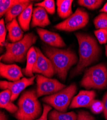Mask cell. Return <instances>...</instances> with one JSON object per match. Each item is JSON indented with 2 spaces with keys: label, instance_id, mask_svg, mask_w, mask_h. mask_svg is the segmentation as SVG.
<instances>
[{
  "label": "cell",
  "instance_id": "obj_28",
  "mask_svg": "<svg viewBox=\"0 0 107 120\" xmlns=\"http://www.w3.org/2000/svg\"><path fill=\"white\" fill-rule=\"evenodd\" d=\"M6 35V29L5 26L4 21L3 18L0 21V44L1 46L4 45Z\"/></svg>",
  "mask_w": 107,
  "mask_h": 120
},
{
  "label": "cell",
  "instance_id": "obj_5",
  "mask_svg": "<svg viewBox=\"0 0 107 120\" xmlns=\"http://www.w3.org/2000/svg\"><path fill=\"white\" fill-rule=\"evenodd\" d=\"M80 85L87 90L91 88L104 89L107 88V66L100 64L87 69L80 82Z\"/></svg>",
  "mask_w": 107,
  "mask_h": 120
},
{
  "label": "cell",
  "instance_id": "obj_16",
  "mask_svg": "<svg viewBox=\"0 0 107 120\" xmlns=\"http://www.w3.org/2000/svg\"><path fill=\"white\" fill-rule=\"evenodd\" d=\"M12 94L9 89H5L0 93V107L5 109L11 113H15L18 107L13 103L11 99Z\"/></svg>",
  "mask_w": 107,
  "mask_h": 120
},
{
  "label": "cell",
  "instance_id": "obj_20",
  "mask_svg": "<svg viewBox=\"0 0 107 120\" xmlns=\"http://www.w3.org/2000/svg\"><path fill=\"white\" fill-rule=\"evenodd\" d=\"M73 0H57V13L61 18L67 19L73 14Z\"/></svg>",
  "mask_w": 107,
  "mask_h": 120
},
{
  "label": "cell",
  "instance_id": "obj_26",
  "mask_svg": "<svg viewBox=\"0 0 107 120\" xmlns=\"http://www.w3.org/2000/svg\"><path fill=\"white\" fill-rule=\"evenodd\" d=\"M95 35L100 44H106L107 42V31L105 29H98L94 31Z\"/></svg>",
  "mask_w": 107,
  "mask_h": 120
},
{
  "label": "cell",
  "instance_id": "obj_18",
  "mask_svg": "<svg viewBox=\"0 0 107 120\" xmlns=\"http://www.w3.org/2000/svg\"><path fill=\"white\" fill-rule=\"evenodd\" d=\"M33 4L31 3L18 16V20L21 28L25 31L30 29V22L33 14Z\"/></svg>",
  "mask_w": 107,
  "mask_h": 120
},
{
  "label": "cell",
  "instance_id": "obj_10",
  "mask_svg": "<svg viewBox=\"0 0 107 120\" xmlns=\"http://www.w3.org/2000/svg\"><path fill=\"white\" fill-rule=\"evenodd\" d=\"M37 53V60L33 69V73H38L51 78L55 73L54 69L51 60L48 58L37 47H35Z\"/></svg>",
  "mask_w": 107,
  "mask_h": 120
},
{
  "label": "cell",
  "instance_id": "obj_22",
  "mask_svg": "<svg viewBox=\"0 0 107 120\" xmlns=\"http://www.w3.org/2000/svg\"><path fill=\"white\" fill-rule=\"evenodd\" d=\"M25 0H1L0 1V16L2 17L14 5L23 3Z\"/></svg>",
  "mask_w": 107,
  "mask_h": 120
},
{
  "label": "cell",
  "instance_id": "obj_2",
  "mask_svg": "<svg viewBox=\"0 0 107 120\" xmlns=\"http://www.w3.org/2000/svg\"><path fill=\"white\" fill-rule=\"evenodd\" d=\"M43 49L45 56L53 64L55 74L65 81L70 68L78 62L77 55L71 49H60L45 46Z\"/></svg>",
  "mask_w": 107,
  "mask_h": 120
},
{
  "label": "cell",
  "instance_id": "obj_33",
  "mask_svg": "<svg viewBox=\"0 0 107 120\" xmlns=\"http://www.w3.org/2000/svg\"><path fill=\"white\" fill-rule=\"evenodd\" d=\"M100 12L105 13L107 14V2L104 4L103 8L101 9H100Z\"/></svg>",
  "mask_w": 107,
  "mask_h": 120
},
{
  "label": "cell",
  "instance_id": "obj_7",
  "mask_svg": "<svg viewBox=\"0 0 107 120\" xmlns=\"http://www.w3.org/2000/svg\"><path fill=\"white\" fill-rule=\"evenodd\" d=\"M89 22V14L83 9L78 8L70 16L56 25L54 27L59 30L72 32L84 27Z\"/></svg>",
  "mask_w": 107,
  "mask_h": 120
},
{
  "label": "cell",
  "instance_id": "obj_6",
  "mask_svg": "<svg viewBox=\"0 0 107 120\" xmlns=\"http://www.w3.org/2000/svg\"><path fill=\"white\" fill-rule=\"evenodd\" d=\"M77 91V86L73 83L53 94L42 98L43 102L60 112H65Z\"/></svg>",
  "mask_w": 107,
  "mask_h": 120
},
{
  "label": "cell",
  "instance_id": "obj_9",
  "mask_svg": "<svg viewBox=\"0 0 107 120\" xmlns=\"http://www.w3.org/2000/svg\"><path fill=\"white\" fill-rule=\"evenodd\" d=\"M35 78V76H33L30 78L23 77L15 82L1 81L0 87L2 89H9L10 90L12 94V101H14L26 87L34 84Z\"/></svg>",
  "mask_w": 107,
  "mask_h": 120
},
{
  "label": "cell",
  "instance_id": "obj_12",
  "mask_svg": "<svg viewBox=\"0 0 107 120\" xmlns=\"http://www.w3.org/2000/svg\"><path fill=\"white\" fill-rule=\"evenodd\" d=\"M37 32L41 39L50 46L55 48H63L66 46L62 38L58 33L37 27Z\"/></svg>",
  "mask_w": 107,
  "mask_h": 120
},
{
  "label": "cell",
  "instance_id": "obj_17",
  "mask_svg": "<svg viewBox=\"0 0 107 120\" xmlns=\"http://www.w3.org/2000/svg\"><path fill=\"white\" fill-rule=\"evenodd\" d=\"M30 1L25 0V2L17 4L12 7L5 15V22L7 23L11 22L16 17L20 15L32 3Z\"/></svg>",
  "mask_w": 107,
  "mask_h": 120
},
{
  "label": "cell",
  "instance_id": "obj_21",
  "mask_svg": "<svg viewBox=\"0 0 107 120\" xmlns=\"http://www.w3.org/2000/svg\"><path fill=\"white\" fill-rule=\"evenodd\" d=\"M77 115L74 112H60L56 109L48 113V120H77Z\"/></svg>",
  "mask_w": 107,
  "mask_h": 120
},
{
  "label": "cell",
  "instance_id": "obj_11",
  "mask_svg": "<svg viewBox=\"0 0 107 120\" xmlns=\"http://www.w3.org/2000/svg\"><path fill=\"white\" fill-rule=\"evenodd\" d=\"M96 93L94 90H81L74 97L69 106L70 109L89 108L95 101Z\"/></svg>",
  "mask_w": 107,
  "mask_h": 120
},
{
  "label": "cell",
  "instance_id": "obj_23",
  "mask_svg": "<svg viewBox=\"0 0 107 120\" xmlns=\"http://www.w3.org/2000/svg\"><path fill=\"white\" fill-rule=\"evenodd\" d=\"M94 24L98 29H105L107 31V14L101 13L94 20Z\"/></svg>",
  "mask_w": 107,
  "mask_h": 120
},
{
  "label": "cell",
  "instance_id": "obj_1",
  "mask_svg": "<svg viewBox=\"0 0 107 120\" xmlns=\"http://www.w3.org/2000/svg\"><path fill=\"white\" fill-rule=\"evenodd\" d=\"M79 44V59L76 67L71 73V77L81 74L84 69L99 60L101 49L95 38L86 33H76Z\"/></svg>",
  "mask_w": 107,
  "mask_h": 120
},
{
  "label": "cell",
  "instance_id": "obj_19",
  "mask_svg": "<svg viewBox=\"0 0 107 120\" xmlns=\"http://www.w3.org/2000/svg\"><path fill=\"white\" fill-rule=\"evenodd\" d=\"M37 53L35 47L32 46L29 49L26 56V65L23 70L25 75L28 77L33 76V69L37 62Z\"/></svg>",
  "mask_w": 107,
  "mask_h": 120
},
{
  "label": "cell",
  "instance_id": "obj_4",
  "mask_svg": "<svg viewBox=\"0 0 107 120\" xmlns=\"http://www.w3.org/2000/svg\"><path fill=\"white\" fill-rule=\"evenodd\" d=\"M37 98L35 89L23 92L17 102L18 109L15 117L17 120H36L41 117L42 108Z\"/></svg>",
  "mask_w": 107,
  "mask_h": 120
},
{
  "label": "cell",
  "instance_id": "obj_27",
  "mask_svg": "<svg viewBox=\"0 0 107 120\" xmlns=\"http://www.w3.org/2000/svg\"><path fill=\"white\" fill-rule=\"evenodd\" d=\"M90 109L94 114H99L103 112L104 105L102 101L99 100H95L91 105Z\"/></svg>",
  "mask_w": 107,
  "mask_h": 120
},
{
  "label": "cell",
  "instance_id": "obj_30",
  "mask_svg": "<svg viewBox=\"0 0 107 120\" xmlns=\"http://www.w3.org/2000/svg\"><path fill=\"white\" fill-rule=\"evenodd\" d=\"M52 109L51 106L48 104H43V109L42 115L41 117L36 120H48V114Z\"/></svg>",
  "mask_w": 107,
  "mask_h": 120
},
{
  "label": "cell",
  "instance_id": "obj_13",
  "mask_svg": "<svg viewBox=\"0 0 107 120\" xmlns=\"http://www.w3.org/2000/svg\"><path fill=\"white\" fill-rule=\"evenodd\" d=\"M0 74L4 78L10 81L15 82L21 79L23 77L21 68L15 64H0Z\"/></svg>",
  "mask_w": 107,
  "mask_h": 120
},
{
  "label": "cell",
  "instance_id": "obj_34",
  "mask_svg": "<svg viewBox=\"0 0 107 120\" xmlns=\"http://www.w3.org/2000/svg\"><path fill=\"white\" fill-rule=\"evenodd\" d=\"M105 54L106 57H107V45H105Z\"/></svg>",
  "mask_w": 107,
  "mask_h": 120
},
{
  "label": "cell",
  "instance_id": "obj_32",
  "mask_svg": "<svg viewBox=\"0 0 107 120\" xmlns=\"http://www.w3.org/2000/svg\"><path fill=\"white\" fill-rule=\"evenodd\" d=\"M0 120H8L6 115L4 112H1V113H0Z\"/></svg>",
  "mask_w": 107,
  "mask_h": 120
},
{
  "label": "cell",
  "instance_id": "obj_15",
  "mask_svg": "<svg viewBox=\"0 0 107 120\" xmlns=\"http://www.w3.org/2000/svg\"><path fill=\"white\" fill-rule=\"evenodd\" d=\"M6 28L8 31V38L12 43L18 42L24 38V32L16 18L7 23Z\"/></svg>",
  "mask_w": 107,
  "mask_h": 120
},
{
  "label": "cell",
  "instance_id": "obj_8",
  "mask_svg": "<svg viewBox=\"0 0 107 120\" xmlns=\"http://www.w3.org/2000/svg\"><path fill=\"white\" fill-rule=\"evenodd\" d=\"M37 95V98L51 95L63 89L66 86L57 79L37 75L36 76Z\"/></svg>",
  "mask_w": 107,
  "mask_h": 120
},
{
  "label": "cell",
  "instance_id": "obj_31",
  "mask_svg": "<svg viewBox=\"0 0 107 120\" xmlns=\"http://www.w3.org/2000/svg\"><path fill=\"white\" fill-rule=\"evenodd\" d=\"M102 101L104 105L103 114L106 120H107V92L104 95Z\"/></svg>",
  "mask_w": 107,
  "mask_h": 120
},
{
  "label": "cell",
  "instance_id": "obj_14",
  "mask_svg": "<svg viewBox=\"0 0 107 120\" xmlns=\"http://www.w3.org/2000/svg\"><path fill=\"white\" fill-rule=\"evenodd\" d=\"M51 24L47 11L43 7L38 6L33 9L31 27H44Z\"/></svg>",
  "mask_w": 107,
  "mask_h": 120
},
{
  "label": "cell",
  "instance_id": "obj_3",
  "mask_svg": "<svg viewBox=\"0 0 107 120\" xmlns=\"http://www.w3.org/2000/svg\"><path fill=\"white\" fill-rule=\"evenodd\" d=\"M37 37L33 33L26 34L23 38L15 43H5L6 52L1 56V60L7 64L23 63L32 46L37 41Z\"/></svg>",
  "mask_w": 107,
  "mask_h": 120
},
{
  "label": "cell",
  "instance_id": "obj_29",
  "mask_svg": "<svg viewBox=\"0 0 107 120\" xmlns=\"http://www.w3.org/2000/svg\"><path fill=\"white\" fill-rule=\"evenodd\" d=\"M77 120H96V119L89 112L81 111L78 113Z\"/></svg>",
  "mask_w": 107,
  "mask_h": 120
},
{
  "label": "cell",
  "instance_id": "obj_24",
  "mask_svg": "<svg viewBox=\"0 0 107 120\" xmlns=\"http://www.w3.org/2000/svg\"><path fill=\"white\" fill-rule=\"evenodd\" d=\"M103 2L102 0H79L78 3L89 10H95L99 8Z\"/></svg>",
  "mask_w": 107,
  "mask_h": 120
},
{
  "label": "cell",
  "instance_id": "obj_25",
  "mask_svg": "<svg viewBox=\"0 0 107 120\" xmlns=\"http://www.w3.org/2000/svg\"><path fill=\"white\" fill-rule=\"evenodd\" d=\"M35 5L43 7L48 13L51 15L54 14L55 12V5L54 0H45L42 2L36 4Z\"/></svg>",
  "mask_w": 107,
  "mask_h": 120
}]
</instances>
